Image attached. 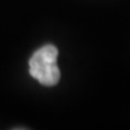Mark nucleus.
I'll list each match as a JSON object with an SVG mask.
<instances>
[{"label": "nucleus", "instance_id": "f257e3e1", "mask_svg": "<svg viewBox=\"0 0 130 130\" xmlns=\"http://www.w3.org/2000/svg\"><path fill=\"white\" fill-rule=\"evenodd\" d=\"M58 48L45 45L39 48L29 60V74L42 86L53 87L60 79V70L57 64Z\"/></svg>", "mask_w": 130, "mask_h": 130}]
</instances>
